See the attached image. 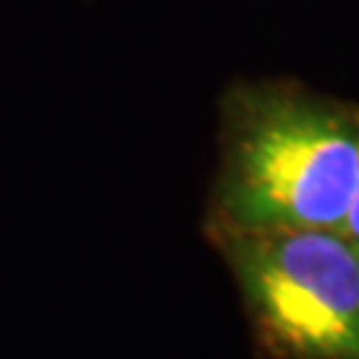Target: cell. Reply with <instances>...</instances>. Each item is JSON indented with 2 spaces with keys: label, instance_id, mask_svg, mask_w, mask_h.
<instances>
[{
  "label": "cell",
  "instance_id": "obj_1",
  "mask_svg": "<svg viewBox=\"0 0 359 359\" xmlns=\"http://www.w3.org/2000/svg\"><path fill=\"white\" fill-rule=\"evenodd\" d=\"M357 184L359 107L280 80L226 90L213 231L341 229Z\"/></svg>",
  "mask_w": 359,
  "mask_h": 359
},
{
  "label": "cell",
  "instance_id": "obj_3",
  "mask_svg": "<svg viewBox=\"0 0 359 359\" xmlns=\"http://www.w3.org/2000/svg\"><path fill=\"white\" fill-rule=\"evenodd\" d=\"M338 231L359 250V184H357V192H354V200H351V205H348L346 218H344V224H341Z\"/></svg>",
  "mask_w": 359,
  "mask_h": 359
},
{
  "label": "cell",
  "instance_id": "obj_2",
  "mask_svg": "<svg viewBox=\"0 0 359 359\" xmlns=\"http://www.w3.org/2000/svg\"><path fill=\"white\" fill-rule=\"evenodd\" d=\"M258 330L290 359H359V250L338 229L213 231Z\"/></svg>",
  "mask_w": 359,
  "mask_h": 359
}]
</instances>
